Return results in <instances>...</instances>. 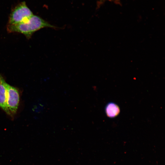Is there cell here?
I'll return each instance as SVG.
<instances>
[{"label": "cell", "instance_id": "5b68a950", "mask_svg": "<svg viewBox=\"0 0 165 165\" xmlns=\"http://www.w3.org/2000/svg\"><path fill=\"white\" fill-rule=\"evenodd\" d=\"M105 110L107 116L112 118L118 116L120 112L119 106L113 102H109L106 105Z\"/></svg>", "mask_w": 165, "mask_h": 165}, {"label": "cell", "instance_id": "7a4b0ae2", "mask_svg": "<svg viewBox=\"0 0 165 165\" xmlns=\"http://www.w3.org/2000/svg\"><path fill=\"white\" fill-rule=\"evenodd\" d=\"M33 14L27 6L22 2L16 6L10 14L8 25H15L23 22Z\"/></svg>", "mask_w": 165, "mask_h": 165}, {"label": "cell", "instance_id": "277c9868", "mask_svg": "<svg viewBox=\"0 0 165 165\" xmlns=\"http://www.w3.org/2000/svg\"><path fill=\"white\" fill-rule=\"evenodd\" d=\"M6 82L0 74V107L7 114L12 116V114L8 109L6 104Z\"/></svg>", "mask_w": 165, "mask_h": 165}, {"label": "cell", "instance_id": "3957f363", "mask_svg": "<svg viewBox=\"0 0 165 165\" xmlns=\"http://www.w3.org/2000/svg\"><path fill=\"white\" fill-rule=\"evenodd\" d=\"M6 104L8 109L12 115L16 112L20 101L18 90L6 82Z\"/></svg>", "mask_w": 165, "mask_h": 165}, {"label": "cell", "instance_id": "6da1fadb", "mask_svg": "<svg viewBox=\"0 0 165 165\" xmlns=\"http://www.w3.org/2000/svg\"><path fill=\"white\" fill-rule=\"evenodd\" d=\"M47 27L58 28L39 16L33 15L23 22L15 25H7V30L9 33L16 32L22 34L29 39L36 31Z\"/></svg>", "mask_w": 165, "mask_h": 165}]
</instances>
